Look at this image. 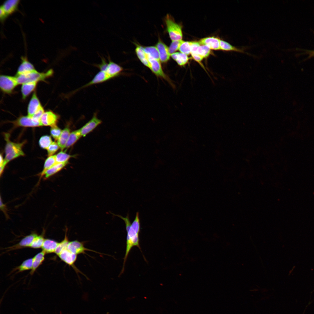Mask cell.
Masks as SVG:
<instances>
[{
  "mask_svg": "<svg viewBox=\"0 0 314 314\" xmlns=\"http://www.w3.org/2000/svg\"><path fill=\"white\" fill-rule=\"evenodd\" d=\"M200 45L198 42H191V53H196L197 49Z\"/></svg>",
  "mask_w": 314,
  "mask_h": 314,
  "instance_id": "7bdbcfd3",
  "label": "cell"
},
{
  "mask_svg": "<svg viewBox=\"0 0 314 314\" xmlns=\"http://www.w3.org/2000/svg\"><path fill=\"white\" fill-rule=\"evenodd\" d=\"M220 40L214 37H209L202 38L198 42L200 45H206L210 49L218 50L220 49Z\"/></svg>",
  "mask_w": 314,
  "mask_h": 314,
  "instance_id": "9a60e30c",
  "label": "cell"
},
{
  "mask_svg": "<svg viewBox=\"0 0 314 314\" xmlns=\"http://www.w3.org/2000/svg\"><path fill=\"white\" fill-rule=\"evenodd\" d=\"M304 50V52L303 53L307 54L308 55V56L307 58H309L314 56V50Z\"/></svg>",
  "mask_w": 314,
  "mask_h": 314,
  "instance_id": "bcb514c9",
  "label": "cell"
},
{
  "mask_svg": "<svg viewBox=\"0 0 314 314\" xmlns=\"http://www.w3.org/2000/svg\"><path fill=\"white\" fill-rule=\"evenodd\" d=\"M59 117L58 115L51 111H46L42 115L40 122L42 126L51 127L56 125Z\"/></svg>",
  "mask_w": 314,
  "mask_h": 314,
  "instance_id": "7c38bea8",
  "label": "cell"
},
{
  "mask_svg": "<svg viewBox=\"0 0 314 314\" xmlns=\"http://www.w3.org/2000/svg\"><path fill=\"white\" fill-rule=\"evenodd\" d=\"M67 228L66 229L65 237L64 239L58 245L56 249L55 253L58 255L63 250L67 249L69 242L68 238L67 236Z\"/></svg>",
  "mask_w": 314,
  "mask_h": 314,
  "instance_id": "4dcf8cb0",
  "label": "cell"
},
{
  "mask_svg": "<svg viewBox=\"0 0 314 314\" xmlns=\"http://www.w3.org/2000/svg\"><path fill=\"white\" fill-rule=\"evenodd\" d=\"M108 63L104 71L113 78L118 76L123 70V68L117 63L111 61L109 55L108 53Z\"/></svg>",
  "mask_w": 314,
  "mask_h": 314,
  "instance_id": "5bb4252c",
  "label": "cell"
},
{
  "mask_svg": "<svg viewBox=\"0 0 314 314\" xmlns=\"http://www.w3.org/2000/svg\"><path fill=\"white\" fill-rule=\"evenodd\" d=\"M68 163V161L63 163H57L51 168L46 170L44 173L43 176L44 175V177L47 179L60 171Z\"/></svg>",
  "mask_w": 314,
  "mask_h": 314,
  "instance_id": "44dd1931",
  "label": "cell"
},
{
  "mask_svg": "<svg viewBox=\"0 0 314 314\" xmlns=\"http://www.w3.org/2000/svg\"><path fill=\"white\" fill-rule=\"evenodd\" d=\"M156 46L158 51L160 61L163 63H167L171 56L169 47L160 39Z\"/></svg>",
  "mask_w": 314,
  "mask_h": 314,
  "instance_id": "4fadbf2b",
  "label": "cell"
},
{
  "mask_svg": "<svg viewBox=\"0 0 314 314\" xmlns=\"http://www.w3.org/2000/svg\"><path fill=\"white\" fill-rule=\"evenodd\" d=\"M37 235L35 233H32L26 236L22 239L15 247L16 248L17 247L19 248L22 247H30L33 240Z\"/></svg>",
  "mask_w": 314,
  "mask_h": 314,
  "instance_id": "83f0119b",
  "label": "cell"
},
{
  "mask_svg": "<svg viewBox=\"0 0 314 314\" xmlns=\"http://www.w3.org/2000/svg\"><path fill=\"white\" fill-rule=\"evenodd\" d=\"M19 1L18 0H8L3 3L0 8V17L1 20H3L7 16L15 11Z\"/></svg>",
  "mask_w": 314,
  "mask_h": 314,
  "instance_id": "52a82bcc",
  "label": "cell"
},
{
  "mask_svg": "<svg viewBox=\"0 0 314 314\" xmlns=\"http://www.w3.org/2000/svg\"><path fill=\"white\" fill-rule=\"evenodd\" d=\"M99 56L101 59V62L100 64H96L95 65L98 68L100 71H104L108 65V63H107L105 58L103 56H101L99 55Z\"/></svg>",
  "mask_w": 314,
  "mask_h": 314,
  "instance_id": "b9f144b4",
  "label": "cell"
},
{
  "mask_svg": "<svg viewBox=\"0 0 314 314\" xmlns=\"http://www.w3.org/2000/svg\"><path fill=\"white\" fill-rule=\"evenodd\" d=\"M211 51L208 47L206 45H200L198 47L196 53L200 55L204 58L209 56Z\"/></svg>",
  "mask_w": 314,
  "mask_h": 314,
  "instance_id": "d6a6232c",
  "label": "cell"
},
{
  "mask_svg": "<svg viewBox=\"0 0 314 314\" xmlns=\"http://www.w3.org/2000/svg\"><path fill=\"white\" fill-rule=\"evenodd\" d=\"M35 92H34L28 107V116L32 117L35 113L41 106Z\"/></svg>",
  "mask_w": 314,
  "mask_h": 314,
  "instance_id": "e0dca14e",
  "label": "cell"
},
{
  "mask_svg": "<svg viewBox=\"0 0 314 314\" xmlns=\"http://www.w3.org/2000/svg\"><path fill=\"white\" fill-rule=\"evenodd\" d=\"M46 253L43 251L37 254L33 258V263L32 268L31 272L32 274L36 269L40 265L44 259V256Z\"/></svg>",
  "mask_w": 314,
  "mask_h": 314,
  "instance_id": "cb8c5ba5",
  "label": "cell"
},
{
  "mask_svg": "<svg viewBox=\"0 0 314 314\" xmlns=\"http://www.w3.org/2000/svg\"><path fill=\"white\" fill-rule=\"evenodd\" d=\"M37 83L31 82L22 84L21 92L23 99H25L34 90Z\"/></svg>",
  "mask_w": 314,
  "mask_h": 314,
  "instance_id": "484cf974",
  "label": "cell"
},
{
  "mask_svg": "<svg viewBox=\"0 0 314 314\" xmlns=\"http://www.w3.org/2000/svg\"><path fill=\"white\" fill-rule=\"evenodd\" d=\"M1 210L3 213L6 217L8 218L9 216L7 213V209L6 205L3 203L1 197H0V206Z\"/></svg>",
  "mask_w": 314,
  "mask_h": 314,
  "instance_id": "ee69618b",
  "label": "cell"
},
{
  "mask_svg": "<svg viewBox=\"0 0 314 314\" xmlns=\"http://www.w3.org/2000/svg\"><path fill=\"white\" fill-rule=\"evenodd\" d=\"M33 258L27 259L23 262L18 267L19 271L22 272L32 269Z\"/></svg>",
  "mask_w": 314,
  "mask_h": 314,
  "instance_id": "e575fe53",
  "label": "cell"
},
{
  "mask_svg": "<svg viewBox=\"0 0 314 314\" xmlns=\"http://www.w3.org/2000/svg\"><path fill=\"white\" fill-rule=\"evenodd\" d=\"M13 123L17 126L25 127H35L42 126L40 121L34 119L32 117L28 116H21Z\"/></svg>",
  "mask_w": 314,
  "mask_h": 314,
  "instance_id": "9c48e42d",
  "label": "cell"
},
{
  "mask_svg": "<svg viewBox=\"0 0 314 314\" xmlns=\"http://www.w3.org/2000/svg\"><path fill=\"white\" fill-rule=\"evenodd\" d=\"M172 58L180 66H183L188 62V55L181 52H176L171 55Z\"/></svg>",
  "mask_w": 314,
  "mask_h": 314,
  "instance_id": "603a6c76",
  "label": "cell"
},
{
  "mask_svg": "<svg viewBox=\"0 0 314 314\" xmlns=\"http://www.w3.org/2000/svg\"><path fill=\"white\" fill-rule=\"evenodd\" d=\"M102 121L97 118L96 114H94L92 119L80 129L82 136H85L102 123Z\"/></svg>",
  "mask_w": 314,
  "mask_h": 314,
  "instance_id": "8fae6325",
  "label": "cell"
},
{
  "mask_svg": "<svg viewBox=\"0 0 314 314\" xmlns=\"http://www.w3.org/2000/svg\"><path fill=\"white\" fill-rule=\"evenodd\" d=\"M142 47L148 56L160 60L158 51L156 46Z\"/></svg>",
  "mask_w": 314,
  "mask_h": 314,
  "instance_id": "f1b7e54d",
  "label": "cell"
},
{
  "mask_svg": "<svg viewBox=\"0 0 314 314\" xmlns=\"http://www.w3.org/2000/svg\"><path fill=\"white\" fill-rule=\"evenodd\" d=\"M44 112V109L41 106L35 113L32 117L36 120L40 121V119Z\"/></svg>",
  "mask_w": 314,
  "mask_h": 314,
  "instance_id": "60d3db41",
  "label": "cell"
},
{
  "mask_svg": "<svg viewBox=\"0 0 314 314\" xmlns=\"http://www.w3.org/2000/svg\"><path fill=\"white\" fill-rule=\"evenodd\" d=\"M72 156V155L67 154L63 151H61L56 155V163L67 162L68 160Z\"/></svg>",
  "mask_w": 314,
  "mask_h": 314,
  "instance_id": "836d02e7",
  "label": "cell"
},
{
  "mask_svg": "<svg viewBox=\"0 0 314 314\" xmlns=\"http://www.w3.org/2000/svg\"><path fill=\"white\" fill-rule=\"evenodd\" d=\"M69 128L67 126L63 130L59 139L57 140V143L60 148L62 150L65 148V146L70 133Z\"/></svg>",
  "mask_w": 314,
  "mask_h": 314,
  "instance_id": "ffe728a7",
  "label": "cell"
},
{
  "mask_svg": "<svg viewBox=\"0 0 314 314\" xmlns=\"http://www.w3.org/2000/svg\"><path fill=\"white\" fill-rule=\"evenodd\" d=\"M59 242L50 239H45L42 247V251L46 253L55 252Z\"/></svg>",
  "mask_w": 314,
  "mask_h": 314,
  "instance_id": "d6986e66",
  "label": "cell"
},
{
  "mask_svg": "<svg viewBox=\"0 0 314 314\" xmlns=\"http://www.w3.org/2000/svg\"><path fill=\"white\" fill-rule=\"evenodd\" d=\"M193 59L198 63H200L204 58L197 53H191Z\"/></svg>",
  "mask_w": 314,
  "mask_h": 314,
  "instance_id": "f6af8a7d",
  "label": "cell"
},
{
  "mask_svg": "<svg viewBox=\"0 0 314 314\" xmlns=\"http://www.w3.org/2000/svg\"><path fill=\"white\" fill-rule=\"evenodd\" d=\"M9 135L8 133L4 134V137L6 142L5 150V157L3 164L0 166L4 167L12 160L24 155L22 150L24 142L15 143L12 142L10 140Z\"/></svg>",
  "mask_w": 314,
  "mask_h": 314,
  "instance_id": "7a4b0ae2",
  "label": "cell"
},
{
  "mask_svg": "<svg viewBox=\"0 0 314 314\" xmlns=\"http://www.w3.org/2000/svg\"><path fill=\"white\" fill-rule=\"evenodd\" d=\"M22 63L19 66L17 75L26 74L35 70L33 65L25 57L21 58Z\"/></svg>",
  "mask_w": 314,
  "mask_h": 314,
  "instance_id": "ac0fdd59",
  "label": "cell"
},
{
  "mask_svg": "<svg viewBox=\"0 0 314 314\" xmlns=\"http://www.w3.org/2000/svg\"><path fill=\"white\" fill-rule=\"evenodd\" d=\"M135 52L142 63L149 68V64L147 56L143 50L142 47L137 45L135 49Z\"/></svg>",
  "mask_w": 314,
  "mask_h": 314,
  "instance_id": "d4e9b609",
  "label": "cell"
},
{
  "mask_svg": "<svg viewBox=\"0 0 314 314\" xmlns=\"http://www.w3.org/2000/svg\"><path fill=\"white\" fill-rule=\"evenodd\" d=\"M62 130L57 125L51 126L50 132L51 136L56 140H58L61 134Z\"/></svg>",
  "mask_w": 314,
  "mask_h": 314,
  "instance_id": "f35d334b",
  "label": "cell"
},
{
  "mask_svg": "<svg viewBox=\"0 0 314 314\" xmlns=\"http://www.w3.org/2000/svg\"><path fill=\"white\" fill-rule=\"evenodd\" d=\"M56 163V155L49 156L45 160L44 165V168L41 174V176H42L44 173L47 170L53 166Z\"/></svg>",
  "mask_w": 314,
  "mask_h": 314,
  "instance_id": "f546056e",
  "label": "cell"
},
{
  "mask_svg": "<svg viewBox=\"0 0 314 314\" xmlns=\"http://www.w3.org/2000/svg\"><path fill=\"white\" fill-rule=\"evenodd\" d=\"M4 162V159L3 158V157L1 154L0 155V166L1 165L3 164Z\"/></svg>",
  "mask_w": 314,
  "mask_h": 314,
  "instance_id": "7dc6e473",
  "label": "cell"
},
{
  "mask_svg": "<svg viewBox=\"0 0 314 314\" xmlns=\"http://www.w3.org/2000/svg\"><path fill=\"white\" fill-rule=\"evenodd\" d=\"M149 64V68L157 76L163 78L172 86L174 85L169 77L163 72L160 60L155 59L148 56Z\"/></svg>",
  "mask_w": 314,
  "mask_h": 314,
  "instance_id": "5b68a950",
  "label": "cell"
},
{
  "mask_svg": "<svg viewBox=\"0 0 314 314\" xmlns=\"http://www.w3.org/2000/svg\"><path fill=\"white\" fill-rule=\"evenodd\" d=\"M220 49L226 51H234L248 53L245 51L244 49L236 47L226 41L220 40Z\"/></svg>",
  "mask_w": 314,
  "mask_h": 314,
  "instance_id": "7402d4cb",
  "label": "cell"
},
{
  "mask_svg": "<svg viewBox=\"0 0 314 314\" xmlns=\"http://www.w3.org/2000/svg\"><path fill=\"white\" fill-rule=\"evenodd\" d=\"M179 50L180 52L187 55L191 54V42L183 41L180 47Z\"/></svg>",
  "mask_w": 314,
  "mask_h": 314,
  "instance_id": "d590c367",
  "label": "cell"
},
{
  "mask_svg": "<svg viewBox=\"0 0 314 314\" xmlns=\"http://www.w3.org/2000/svg\"><path fill=\"white\" fill-rule=\"evenodd\" d=\"M167 30L172 41L182 40L183 34L181 26L176 23L170 15L165 17Z\"/></svg>",
  "mask_w": 314,
  "mask_h": 314,
  "instance_id": "277c9868",
  "label": "cell"
},
{
  "mask_svg": "<svg viewBox=\"0 0 314 314\" xmlns=\"http://www.w3.org/2000/svg\"><path fill=\"white\" fill-rule=\"evenodd\" d=\"M126 230L127 233L126 249L125 255L123 258V267L120 275L124 272L125 263L132 248L133 247H136L141 251L139 243V234L140 231V222L139 212L136 213L135 219L130 227L129 229Z\"/></svg>",
  "mask_w": 314,
  "mask_h": 314,
  "instance_id": "6da1fadb",
  "label": "cell"
},
{
  "mask_svg": "<svg viewBox=\"0 0 314 314\" xmlns=\"http://www.w3.org/2000/svg\"><path fill=\"white\" fill-rule=\"evenodd\" d=\"M61 260L69 266H71L77 272H80L74 265L77 255L73 253L67 249L62 251L58 255Z\"/></svg>",
  "mask_w": 314,
  "mask_h": 314,
  "instance_id": "ba28073f",
  "label": "cell"
},
{
  "mask_svg": "<svg viewBox=\"0 0 314 314\" xmlns=\"http://www.w3.org/2000/svg\"><path fill=\"white\" fill-rule=\"evenodd\" d=\"M18 85L15 77L1 75L0 76V87L4 93H10Z\"/></svg>",
  "mask_w": 314,
  "mask_h": 314,
  "instance_id": "8992f818",
  "label": "cell"
},
{
  "mask_svg": "<svg viewBox=\"0 0 314 314\" xmlns=\"http://www.w3.org/2000/svg\"><path fill=\"white\" fill-rule=\"evenodd\" d=\"M59 148L57 142H53L47 149L48 156H53Z\"/></svg>",
  "mask_w": 314,
  "mask_h": 314,
  "instance_id": "ab89813d",
  "label": "cell"
},
{
  "mask_svg": "<svg viewBox=\"0 0 314 314\" xmlns=\"http://www.w3.org/2000/svg\"><path fill=\"white\" fill-rule=\"evenodd\" d=\"M67 249L73 253L77 255L80 254H86V251H92L98 253L95 251L85 248L83 242L77 240L69 242Z\"/></svg>",
  "mask_w": 314,
  "mask_h": 314,
  "instance_id": "30bf717a",
  "label": "cell"
},
{
  "mask_svg": "<svg viewBox=\"0 0 314 314\" xmlns=\"http://www.w3.org/2000/svg\"><path fill=\"white\" fill-rule=\"evenodd\" d=\"M53 73V70L51 69L44 73H40L35 70L26 74L16 75L15 77L18 84H23L29 82L44 81L51 76Z\"/></svg>",
  "mask_w": 314,
  "mask_h": 314,
  "instance_id": "3957f363",
  "label": "cell"
},
{
  "mask_svg": "<svg viewBox=\"0 0 314 314\" xmlns=\"http://www.w3.org/2000/svg\"><path fill=\"white\" fill-rule=\"evenodd\" d=\"M183 41V40H182L172 41L169 47V51L171 55L179 50L180 47Z\"/></svg>",
  "mask_w": 314,
  "mask_h": 314,
  "instance_id": "74e56055",
  "label": "cell"
},
{
  "mask_svg": "<svg viewBox=\"0 0 314 314\" xmlns=\"http://www.w3.org/2000/svg\"><path fill=\"white\" fill-rule=\"evenodd\" d=\"M45 239L42 236L37 235L34 239L30 247L37 249L42 247Z\"/></svg>",
  "mask_w": 314,
  "mask_h": 314,
  "instance_id": "8d00e7d4",
  "label": "cell"
},
{
  "mask_svg": "<svg viewBox=\"0 0 314 314\" xmlns=\"http://www.w3.org/2000/svg\"><path fill=\"white\" fill-rule=\"evenodd\" d=\"M52 142L51 138L50 136L45 135L40 138L39 141V143L41 148L47 149Z\"/></svg>",
  "mask_w": 314,
  "mask_h": 314,
  "instance_id": "1f68e13d",
  "label": "cell"
},
{
  "mask_svg": "<svg viewBox=\"0 0 314 314\" xmlns=\"http://www.w3.org/2000/svg\"><path fill=\"white\" fill-rule=\"evenodd\" d=\"M81 136L80 129L71 132L66 144L65 148H68L72 146Z\"/></svg>",
  "mask_w": 314,
  "mask_h": 314,
  "instance_id": "4316f807",
  "label": "cell"
},
{
  "mask_svg": "<svg viewBox=\"0 0 314 314\" xmlns=\"http://www.w3.org/2000/svg\"><path fill=\"white\" fill-rule=\"evenodd\" d=\"M113 77L104 71H100L94 76L90 82L80 88H82L92 85L105 82Z\"/></svg>",
  "mask_w": 314,
  "mask_h": 314,
  "instance_id": "2e32d148",
  "label": "cell"
}]
</instances>
